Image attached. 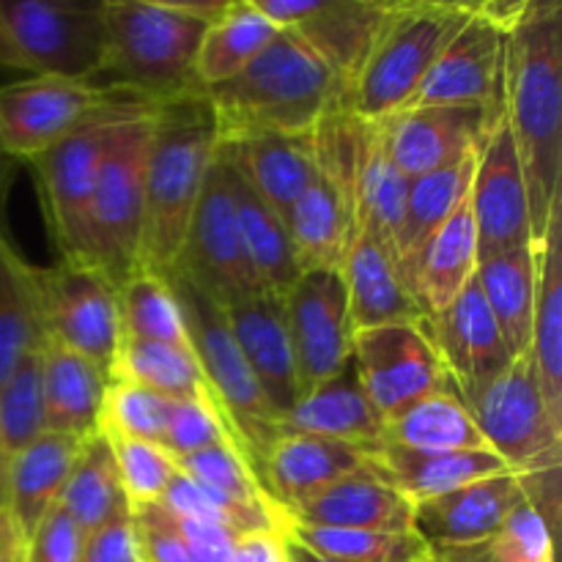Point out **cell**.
<instances>
[{
  "instance_id": "cell-1",
  "label": "cell",
  "mask_w": 562,
  "mask_h": 562,
  "mask_svg": "<svg viewBox=\"0 0 562 562\" xmlns=\"http://www.w3.org/2000/svg\"><path fill=\"white\" fill-rule=\"evenodd\" d=\"M503 115L530 203L532 241L562 198V3L527 0L505 38Z\"/></svg>"
},
{
  "instance_id": "cell-2",
  "label": "cell",
  "mask_w": 562,
  "mask_h": 562,
  "mask_svg": "<svg viewBox=\"0 0 562 562\" xmlns=\"http://www.w3.org/2000/svg\"><path fill=\"white\" fill-rule=\"evenodd\" d=\"M214 159L217 126L203 88L159 104L143 179L140 269L165 274L176 267Z\"/></svg>"
},
{
  "instance_id": "cell-3",
  "label": "cell",
  "mask_w": 562,
  "mask_h": 562,
  "mask_svg": "<svg viewBox=\"0 0 562 562\" xmlns=\"http://www.w3.org/2000/svg\"><path fill=\"white\" fill-rule=\"evenodd\" d=\"M217 143L250 135H313L344 91L322 58L289 31L223 86L206 88Z\"/></svg>"
},
{
  "instance_id": "cell-4",
  "label": "cell",
  "mask_w": 562,
  "mask_h": 562,
  "mask_svg": "<svg viewBox=\"0 0 562 562\" xmlns=\"http://www.w3.org/2000/svg\"><path fill=\"white\" fill-rule=\"evenodd\" d=\"M108 58L99 86L126 91L151 104L201 91L198 47L206 25L187 16L173 0H104Z\"/></svg>"
},
{
  "instance_id": "cell-5",
  "label": "cell",
  "mask_w": 562,
  "mask_h": 562,
  "mask_svg": "<svg viewBox=\"0 0 562 562\" xmlns=\"http://www.w3.org/2000/svg\"><path fill=\"white\" fill-rule=\"evenodd\" d=\"M472 5L464 0H393L351 86L346 113L362 124H382L409 108Z\"/></svg>"
},
{
  "instance_id": "cell-6",
  "label": "cell",
  "mask_w": 562,
  "mask_h": 562,
  "mask_svg": "<svg viewBox=\"0 0 562 562\" xmlns=\"http://www.w3.org/2000/svg\"><path fill=\"white\" fill-rule=\"evenodd\" d=\"M165 280L179 300L190 349L201 366L209 390H212L214 406H217L236 450L245 456V461L261 483L263 459H267L274 439L280 437L278 412L272 409L261 384L256 382L250 366L241 357L228 322H225L223 307L214 305L179 272H168Z\"/></svg>"
},
{
  "instance_id": "cell-7",
  "label": "cell",
  "mask_w": 562,
  "mask_h": 562,
  "mask_svg": "<svg viewBox=\"0 0 562 562\" xmlns=\"http://www.w3.org/2000/svg\"><path fill=\"white\" fill-rule=\"evenodd\" d=\"M143 108H157L137 97H121L93 110L49 151L31 162L44 225L60 261H86V214L99 168L126 119Z\"/></svg>"
},
{
  "instance_id": "cell-8",
  "label": "cell",
  "mask_w": 562,
  "mask_h": 562,
  "mask_svg": "<svg viewBox=\"0 0 562 562\" xmlns=\"http://www.w3.org/2000/svg\"><path fill=\"white\" fill-rule=\"evenodd\" d=\"M157 108L137 110L110 143L86 214V263L119 289L140 269L143 179Z\"/></svg>"
},
{
  "instance_id": "cell-9",
  "label": "cell",
  "mask_w": 562,
  "mask_h": 562,
  "mask_svg": "<svg viewBox=\"0 0 562 562\" xmlns=\"http://www.w3.org/2000/svg\"><path fill=\"white\" fill-rule=\"evenodd\" d=\"M486 448L514 472L562 464V423L554 420L538 387L530 355L459 395Z\"/></svg>"
},
{
  "instance_id": "cell-10",
  "label": "cell",
  "mask_w": 562,
  "mask_h": 562,
  "mask_svg": "<svg viewBox=\"0 0 562 562\" xmlns=\"http://www.w3.org/2000/svg\"><path fill=\"white\" fill-rule=\"evenodd\" d=\"M33 294L44 338L86 357L110 376L124 344L113 280L93 263L58 258L53 267H33Z\"/></svg>"
},
{
  "instance_id": "cell-11",
  "label": "cell",
  "mask_w": 562,
  "mask_h": 562,
  "mask_svg": "<svg viewBox=\"0 0 562 562\" xmlns=\"http://www.w3.org/2000/svg\"><path fill=\"white\" fill-rule=\"evenodd\" d=\"M27 77L97 82L108 58L104 0H0Z\"/></svg>"
},
{
  "instance_id": "cell-12",
  "label": "cell",
  "mask_w": 562,
  "mask_h": 562,
  "mask_svg": "<svg viewBox=\"0 0 562 562\" xmlns=\"http://www.w3.org/2000/svg\"><path fill=\"white\" fill-rule=\"evenodd\" d=\"M170 272H179L181 278L190 280L203 296H209L223 311L263 291L261 280L247 258L245 245H241L228 181H225L220 159H214L212 170H209L201 201H198L190 231H187L184 250Z\"/></svg>"
},
{
  "instance_id": "cell-13",
  "label": "cell",
  "mask_w": 562,
  "mask_h": 562,
  "mask_svg": "<svg viewBox=\"0 0 562 562\" xmlns=\"http://www.w3.org/2000/svg\"><path fill=\"white\" fill-rule=\"evenodd\" d=\"M351 366L384 423L428 395L453 390L423 318L355 333Z\"/></svg>"
},
{
  "instance_id": "cell-14",
  "label": "cell",
  "mask_w": 562,
  "mask_h": 562,
  "mask_svg": "<svg viewBox=\"0 0 562 562\" xmlns=\"http://www.w3.org/2000/svg\"><path fill=\"white\" fill-rule=\"evenodd\" d=\"M121 97L132 93L60 77H25L9 82L0 88V151L14 162L31 165L86 115Z\"/></svg>"
},
{
  "instance_id": "cell-15",
  "label": "cell",
  "mask_w": 562,
  "mask_h": 562,
  "mask_svg": "<svg viewBox=\"0 0 562 562\" xmlns=\"http://www.w3.org/2000/svg\"><path fill=\"white\" fill-rule=\"evenodd\" d=\"M280 300L302 395L351 366L355 324L349 296L338 269H311Z\"/></svg>"
},
{
  "instance_id": "cell-16",
  "label": "cell",
  "mask_w": 562,
  "mask_h": 562,
  "mask_svg": "<svg viewBox=\"0 0 562 562\" xmlns=\"http://www.w3.org/2000/svg\"><path fill=\"white\" fill-rule=\"evenodd\" d=\"M280 31L300 36L327 64L344 104L393 0H252Z\"/></svg>"
},
{
  "instance_id": "cell-17",
  "label": "cell",
  "mask_w": 562,
  "mask_h": 562,
  "mask_svg": "<svg viewBox=\"0 0 562 562\" xmlns=\"http://www.w3.org/2000/svg\"><path fill=\"white\" fill-rule=\"evenodd\" d=\"M470 201L472 214H475L481 261L532 245L525 173H521L519 154H516L503 108L477 148Z\"/></svg>"
},
{
  "instance_id": "cell-18",
  "label": "cell",
  "mask_w": 562,
  "mask_h": 562,
  "mask_svg": "<svg viewBox=\"0 0 562 562\" xmlns=\"http://www.w3.org/2000/svg\"><path fill=\"white\" fill-rule=\"evenodd\" d=\"M508 31L510 27L492 20L481 3L472 5L464 25L428 69L409 108H426V104L499 108Z\"/></svg>"
},
{
  "instance_id": "cell-19",
  "label": "cell",
  "mask_w": 562,
  "mask_h": 562,
  "mask_svg": "<svg viewBox=\"0 0 562 562\" xmlns=\"http://www.w3.org/2000/svg\"><path fill=\"white\" fill-rule=\"evenodd\" d=\"M499 108L426 104V108L401 110L376 126L382 132L390 162L404 179L412 181L477 151L488 126L499 115Z\"/></svg>"
},
{
  "instance_id": "cell-20",
  "label": "cell",
  "mask_w": 562,
  "mask_h": 562,
  "mask_svg": "<svg viewBox=\"0 0 562 562\" xmlns=\"http://www.w3.org/2000/svg\"><path fill=\"white\" fill-rule=\"evenodd\" d=\"M525 499L519 472L483 477L434 499L415 503L412 527L431 552L488 543Z\"/></svg>"
},
{
  "instance_id": "cell-21",
  "label": "cell",
  "mask_w": 562,
  "mask_h": 562,
  "mask_svg": "<svg viewBox=\"0 0 562 562\" xmlns=\"http://www.w3.org/2000/svg\"><path fill=\"white\" fill-rule=\"evenodd\" d=\"M423 324L456 395L494 379L514 360L475 278L448 307L434 316H423Z\"/></svg>"
},
{
  "instance_id": "cell-22",
  "label": "cell",
  "mask_w": 562,
  "mask_h": 562,
  "mask_svg": "<svg viewBox=\"0 0 562 562\" xmlns=\"http://www.w3.org/2000/svg\"><path fill=\"white\" fill-rule=\"evenodd\" d=\"M412 510H415V505L398 488L390 486L368 461V467H362V470L351 472V475L329 483L313 497L285 508L283 519L313 527L415 536Z\"/></svg>"
},
{
  "instance_id": "cell-23",
  "label": "cell",
  "mask_w": 562,
  "mask_h": 562,
  "mask_svg": "<svg viewBox=\"0 0 562 562\" xmlns=\"http://www.w3.org/2000/svg\"><path fill=\"white\" fill-rule=\"evenodd\" d=\"M340 278L346 283L355 333L423 318L398 258L362 225H351Z\"/></svg>"
},
{
  "instance_id": "cell-24",
  "label": "cell",
  "mask_w": 562,
  "mask_h": 562,
  "mask_svg": "<svg viewBox=\"0 0 562 562\" xmlns=\"http://www.w3.org/2000/svg\"><path fill=\"white\" fill-rule=\"evenodd\" d=\"M223 313L252 376L261 384L278 417H283L300 401V379H296L294 349L285 327L283 300L261 291Z\"/></svg>"
},
{
  "instance_id": "cell-25",
  "label": "cell",
  "mask_w": 562,
  "mask_h": 562,
  "mask_svg": "<svg viewBox=\"0 0 562 562\" xmlns=\"http://www.w3.org/2000/svg\"><path fill=\"white\" fill-rule=\"evenodd\" d=\"M313 135L236 137L217 143V159L283 217L316 176L318 159Z\"/></svg>"
},
{
  "instance_id": "cell-26",
  "label": "cell",
  "mask_w": 562,
  "mask_h": 562,
  "mask_svg": "<svg viewBox=\"0 0 562 562\" xmlns=\"http://www.w3.org/2000/svg\"><path fill=\"white\" fill-rule=\"evenodd\" d=\"M362 467H368V448L311 434H280L261 464V486L283 514Z\"/></svg>"
},
{
  "instance_id": "cell-27",
  "label": "cell",
  "mask_w": 562,
  "mask_h": 562,
  "mask_svg": "<svg viewBox=\"0 0 562 562\" xmlns=\"http://www.w3.org/2000/svg\"><path fill=\"white\" fill-rule=\"evenodd\" d=\"M368 461L412 505L483 477L514 472L492 450H415L379 442L368 450Z\"/></svg>"
},
{
  "instance_id": "cell-28",
  "label": "cell",
  "mask_w": 562,
  "mask_h": 562,
  "mask_svg": "<svg viewBox=\"0 0 562 562\" xmlns=\"http://www.w3.org/2000/svg\"><path fill=\"white\" fill-rule=\"evenodd\" d=\"M280 434H311L368 448L382 442L384 417L362 390L355 366L300 395L280 417Z\"/></svg>"
},
{
  "instance_id": "cell-29",
  "label": "cell",
  "mask_w": 562,
  "mask_h": 562,
  "mask_svg": "<svg viewBox=\"0 0 562 562\" xmlns=\"http://www.w3.org/2000/svg\"><path fill=\"white\" fill-rule=\"evenodd\" d=\"M530 360L554 420L562 423V198L538 239V280L532 305Z\"/></svg>"
},
{
  "instance_id": "cell-30",
  "label": "cell",
  "mask_w": 562,
  "mask_h": 562,
  "mask_svg": "<svg viewBox=\"0 0 562 562\" xmlns=\"http://www.w3.org/2000/svg\"><path fill=\"white\" fill-rule=\"evenodd\" d=\"M477 231L472 201L467 198L431 236L409 267L412 296L423 316H434L448 307L467 289L477 272Z\"/></svg>"
},
{
  "instance_id": "cell-31",
  "label": "cell",
  "mask_w": 562,
  "mask_h": 562,
  "mask_svg": "<svg viewBox=\"0 0 562 562\" xmlns=\"http://www.w3.org/2000/svg\"><path fill=\"white\" fill-rule=\"evenodd\" d=\"M108 382V373L91 360L42 338L44 431L77 439L99 434V412Z\"/></svg>"
},
{
  "instance_id": "cell-32",
  "label": "cell",
  "mask_w": 562,
  "mask_h": 562,
  "mask_svg": "<svg viewBox=\"0 0 562 562\" xmlns=\"http://www.w3.org/2000/svg\"><path fill=\"white\" fill-rule=\"evenodd\" d=\"M86 439L66 437V434H38L25 453L16 459L9 475L5 508L16 519L27 538L33 536L44 516L60 503L69 472L80 456Z\"/></svg>"
},
{
  "instance_id": "cell-33",
  "label": "cell",
  "mask_w": 562,
  "mask_h": 562,
  "mask_svg": "<svg viewBox=\"0 0 562 562\" xmlns=\"http://www.w3.org/2000/svg\"><path fill=\"white\" fill-rule=\"evenodd\" d=\"M538 280V241L477 263L475 283L497 322L510 357L530 351Z\"/></svg>"
},
{
  "instance_id": "cell-34",
  "label": "cell",
  "mask_w": 562,
  "mask_h": 562,
  "mask_svg": "<svg viewBox=\"0 0 562 562\" xmlns=\"http://www.w3.org/2000/svg\"><path fill=\"white\" fill-rule=\"evenodd\" d=\"M280 27L256 9L252 0H231L228 11L206 25L195 58V80L206 88L223 86L252 64L274 38Z\"/></svg>"
},
{
  "instance_id": "cell-35",
  "label": "cell",
  "mask_w": 562,
  "mask_h": 562,
  "mask_svg": "<svg viewBox=\"0 0 562 562\" xmlns=\"http://www.w3.org/2000/svg\"><path fill=\"white\" fill-rule=\"evenodd\" d=\"M223 170L247 258H250L263 291L283 296L291 289V283L302 274L294 261V250H291L283 217L272 206H267L228 165H223Z\"/></svg>"
},
{
  "instance_id": "cell-36",
  "label": "cell",
  "mask_w": 562,
  "mask_h": 562,
  "mask_svg": "<svg viewBox=\"0 0 562 562\" xmlns=\"http://www.w3.org/2000/svg\"><path fill=\"white\" fill-rule=\"evenodd\" d=\"M42 322L33 294V263L11 241L0 214V390L33 349L42 346Z\"/></svg>"
},
{
  "instance_id": "cell-37",
  "label": "cell",
  "mask_w": 562,
  "mask_h": 562,
  "mask_svg": "<svg viewBox=\"0 0 562 562\" xmlns=\"http://www.w3.org/2000/svg\"><path fill=\"white\" fill-rule=\"evenodd\" d=\"M477 151L467 154L459 162L448 168L431 170L426 176H417L406 187L404 203V223H401L398 256L404 278H409V267L420 247L426 245L428 236L470 198L472 179H475ZM409 285V283H406Z\"/></svg>"
},
{
  "instance_id": "cell-38",
  "label": "cell",
  "mask_w": 562,
  "mask_h": 562,
  "mask_svg": "<svg viewBox=\"0 0 562 562\" xmlns=\"http://www.w3.org/2000/svg\"><path fill=\"white\" fill-rule=\"evenodd\" d=\"M110 379L140 384L168 401H192L217 409L195 355L181 346L124 338Z\"/></svg>"
},
{
  "instance_id": "cell-39",
  "label": "cell",
  "mask_w": 562,
  "mask_h": 562,
  "mask_svg": "<svg viewBox=\"0 0 562 562\" xmlns=\"http://www.w3.org/2000/svg\"><path fill=\"white\" fill-rule=\"evenodd\" d=\"M58 508L71 519V525L86 538L99 530L119 510L130 508L115 470L113 450L104 434H93L82 442L80 456L69 472Z\"/></svg>"
},
{
  "instance_id": "cell-40",
  "label": "cell",
  "mask_w": 562,
  "mask_h": 562,
  "mask_svg": "<svg viewBox=\"0 0 562 562\" xmlns=\"http://www.w3.org/2000/svg\"><path fill=\"white\" fill-rule=\"evenodd\" d=\"M382 442L415 450H488L453 390L428 395L384 423Z\"/></svg>"
},
{
  "instance_id": "cell-41",
  "label": "cell",
  "mask_w": 562,
  "mask_h": 562,
  "mask_svg": "<svg viewBox=\"0 0 562 562\" xmlns=\"http://www.w3.org/2000/svg\"><path fill=\"white\" fill-rule=\"evenodd\" d=\"M38 434H44L42 346L22 360L0 390V508H5L11 467Z\"/></svg>"
},
{
  "instance_id": "cell-42",
  "label": "cell",
  "mask_w": 562,
  "mask_h": 562,
  "mask_svg": "<svg viewBox=\"0 0 562 562\" xmlns=\"http://www.w3.org/2000/svg\"><path fill=\"white\" fill-rule=\"evenodd\" d=\"M121 329L130 340H151L190 349L179 300L165 274L137 269L119 285Z\"/></svg>"
},
{
  "instance_id": "cell-43",
  "label": "cell",
  "mask_w": 562,
  "mask_h": 562,
  "mask_svg": "<svg viewBox=\"0 0 562 562\" xmlns=\"http://www.w3.org/2000/svg\"><path fill=\"white\" fill-rule=\"evenodd\" d=\"M159 505L168 508L170 514L223 527L239 538L258 536V532H280V527H283V514L272 505L241 503V499L214 492V488L203 486V483L192 481L181 472H176L173 483L162 494Z\"/></svg>"
},
{
  "instance_id": "cell-44",
  "label": "cell",
  "mask_w": 562,
  "mask_h": 562,
  "mask_svg": "<svg viewBox=\"0 0 562 562\" xmlns=\"http://www.w3.org/2000/svg\"><path fill=\"white\" fill-rule=\"evenodd\" d=\"M285 538L305 547L307 552L340 562H412L426 549L417 536H387V532L340 530V527L296 525L283 519Z\"/></svg>"
},
{
  "instance_id": "cell-45",
  "label": "cell",
  "mask_w": 562,
  "mask_h": 562,
  "mask_svg": "<svg viewBox=\"0 0 562 562\" xmlns=\"http://www.w3.org/2000/svg\"><path fill=\"white\" fill-rule=\"evenodd\" d=\"M176 401L162 398L140 384L110 379L99 412V434L159 445Z\"/></svg>"
},
{
  "instance_id": "cell-46",
  "label": "cell",
  "mask_w": 562,
  "mask_h": 562,
  "mask_svg": "<svg viewBox=\"0 0 562 562\" xmlns=\"http://www.w3.org/2000/svg\"><path fill=\"white\" fill-rule=\"evenodd\" d=\"M104 439L113 450L115 470H119V481L130 510L159 503L170 483H173L176 472H179L173 456H168L159 445L151 442L108 437V434H104Z\"/></svg>"
},
{
  "instance_id": "cell-47",
  "label": "cell",
  "mask_w": 562,
  "mask_h": 562,
  "mask_svg": "<svg viewBox=\"0 0 562 562\" xmlns=\"http://www.w3.org/2000/svg\"><path fill=\"white\" fill-rule=\"evenodd\" d=\"M173 461L181 475L192 477V481L203 483V486L214 488V492L228 494V497L241 499V503L272 505V508H278L269 499V494L263 492V486L258 483L256 472L250 470L245 456L234 445H212V448L198 450V453Z\"/></svg>"
},
{
  "instance_id": "cell-48",
  "label": "cell",
  "mask_w": 562,
  "mask_h": 562,
  "mask_svg": "<svg viewBox=\"0 0 562 562\" xmlns=\"http://www.w3.org/2000/svg\"><path fill=\"white\" fill-rule=\"evenodd\" d=\"M212 445H234L220 412L206 404L176 401L162 439H159V448L173 459H184L198 450L212 448Z\"/></svg>"
},
{
  "instance_id": "cell-49",
  "label": "cell",
  "mask_w": 562,
  "mask_h": 562,
  "mask_svg": "<svg viewBox=\"0 0 562 562\" xmlns=\"http://www.w3.org/2000/svg\"><path fill=\"white\" fill-rule=\"evenodd\" d=\"M488 543L499 562H554L552 525L530 503L510 510Z\"/></svg>"
},
{
  "instance_id": "cell-50",
  "label": "cell",
  "mask_w": 562,
  "mask_h": 562,
  "mask_svg": "<svg viewBox=\"0 0 562 562\" xmlns=\"http://www.w3.org/2000/svg\"><path fill=\"white\" fill-rule=\"evenodd\" d=\"M132 536L137 562H201L176 525L173 514L159 503L132 510Z\"/></svg>"
},
{
  "instance_id": "cell-51",
  "label": "cell",
  "mask_w": 562,
  "mask_h": 562,
  "mask_svg": "<svg viewBox=\"0 0 562 562\" xmlns=\"http://www.w3.org/2000/svg\"><path fill=\"white\" fill-rule=\"evenodd\" d=\"M82 536L69 516L55 505L27 538L25 562H80Z\"/></svg>"
},
{
  "instance_id": "cell-52",
  "label": "cell",
  "mask_w": 562,
  "mask_h": 562,
  "mask_svg": "<svg viewBox=\"0 0 562 562\" xmlns=\"http://www.w3.org/2000/svg\"><path fill=\"white\" fill-rule=\"evenodd\" d=\"M80 562H137L132 510L124 508L82 538Z\"/></svg>"
},
{
  "instance_id": "cell-53",
  "label": "cell",
  "mask_w": 562,
  "mask_h": 562,
  "mask_svg": "<svg viewBox=\"0 0 562 562\" xmlns=\"http://www.w3.org/2000/svg\"><path fill=\"white\" fill-rule=\"evenodd\" d=\"M228 562H285L283 536L280 532H258L245 536L236 543Z\"/></svg>"
},
{
  "instance_id": "cell-54",
  "label": "cell",
  "mask_w": 562,
  "mask_h": 562,
  "mask_svg": "<svg viewBox=\"0 0 562 562\" xmlns=\"http://www.w3.org/2000/svg\"><path fill=\"white\" fill-rule=\"evenodd\" d=\"M27 536L9 508H0V562H25Z\"/></svg>"
},
{
  "instance_id": "cell-55",
  "label": "cell",
  "mask_w": 562,
  "mask_h": 562,
  "mask_svg": "<svg viewBox=\"0 0 562 562\" xmlns=\"http://www.w3.org/2000/svg\"><path fill=\"white\" fill-rule=\"evenodd\" d=\"M445 562H499L497 554L492 552V543H475V547L461 549H445L437 552Z\"/></svg>"
},
{
  "instance_id": "cell-56",
  "label": "cell",
  "mask_w": 562,
  "mask_h": 562,
  "mask_svg": "<svg viewBox=\"0 0 562 562\" xmlns=\"http://www.w3.org/2000/svg\"><path fill=\"white\" fill-rule=\"evenodd\" d=\"M0 71H25L27 75L20 49H16L14 38L9 36V27H5L3 14H0Z\"/></svg>"
},
{
  "instance_id": "cell-57",
  "label": "cell",
  "mask_w": 562,
  "mask_h": 562,
  "mask_svg": "<svg viewBox=\"0 0 562 562\" xmlns=\"http://www.w3.org/2000/svg\"><path fill=\"white\" fill-rule=\"evenodd\" d=\"M283 536V532H280ZM283 552H285V562H340V560H327V558H318V554L307 552L305 547L294 543L291 538L283 536Z\"/></svg>"
},
{
  "instance_id": "cell-58",
  "label": "cell",
  "mask_w": 562,
  "mask_h": 562,
  "mask_svg": "<svg viewBox=\"0 0 562 562\" xmlns=\"http://www.w3.org/2000/svg\"><path fill=\"white\" fill-rule=\"evenodd\" d=\"M14 168H16L14 159H9L3 151H0V214H3L5 195H9L11 179H14Z\"/></svg>"
},
{
  "instance_id": "cell-59",
  "label": "cell",
  "mask_w": 562,
  "mask_h": 562,
  "mask_svg": "<svg viewBox=\"0 0 562 562\" xmlns=\"http://www.w3.org/2000/svg\"><path fill=\"white\" fill-rule=\"evenodd\" d=\"M412 562H445L442 558H439V554L437 552H431V549H423V552L420 554H417V558L415 560H412Z\"/></svg>"
}]
</instances>
